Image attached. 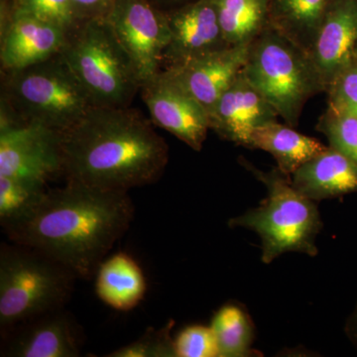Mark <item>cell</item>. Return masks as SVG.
I'll return each instance as SVG.
<instances>
[{
  "label": "cell",
  "mask_w": 357,
  "mask_h": 357,
  "mask_svg": "<svg viewBox=\"0 0 357 357\" xmlns=\"http://www.w3.org/2000/svg\"><path fill=\"white\" fill-rule=\"evenodd\" d=\"M134 213L128 192L66 182L48 189L24 217L1 227L8 241L43 251L89 281L128 232Z\"/></svg>",
  "instance_id": "1"
},
{
  "label": "cell",
  "mask_w": 357,
  "mask_h": 357,
  "mask_svg": "<svg viewBox=\"0 0 357 357\" xmlns=\"http://www.w3.org/2000/svg\"><path fill=\"white\" fill-rule=\"evenodd\" d=\"M61 175L66 182L129 192L154 184L169 161L166 141L139 110L93 107L59 133Z\"/></svg>",
  "instance_id": "2"
},
{
  "label": "cell",
  "mask_w": 357,
  "mask_h": 357,
  "mask_svg": "<svg viewBox=\"0 0 357 357\" xmlns=\"http://www.w3.org/2000/svg\"><path fill=\"white\" fill-rule=\"evenodd\" d=\"M1 89L0 123L34 124L62 133L95 107L61 53L2 73Z\"/></svg>",
  "instance_id": "3"
},
{
  "label": "cell",
  "mask_w": 357,
  "mask_h": 357,
  "mask_svg": "<svg viewBox=\"0 0 357 357\" xmlns=\"http://www.w3.org/2000/svg\"><path fill=\"white\" fill-rule=\"evenodd\" d=\"M77 277L43 251L0 245V335L35 317L67 307Z\"/></svg>",
  "instance_id": "4"
},
{
  "label": "cell",
  "mask_w": 357,
  "mask_h": 357,
  "mask_svg": "<svg viewBox=\"0 0 357 357\" xmlns=\"http://www.w3.org/2000/svg\"><path fill=\"white\" fill-rule=\"evenodd\" d=\"M241 165L266 187L267 198L258 208L229 222V227L253 230L262 241V261L269 264L286 252L318 255L317 236L323 229L316 202L293 187L291 177L279 170L269 172L255 168L248 160Z\"/></svg>",
  "instance_id": "5"
},
{
  "label": "cell",
  "mask_w": 357,
  "mask_h": 357,
  "mask_svg": "<svg viewBox=\"0 0 357 357\" xmlns=\"http://www.w3.org/2000/svg\"><path fill=\"white\" fill-rule=\"evenodd\" d=\"M243 72L292 128L299 123L307 100L325 91L306 52L271 25L249 45Z\"/></svg>",
  "instance_id": "6"
},
{
  "label": "cell",
  "mask_w": 357,
  "mask_h": 357,
  "mask_svg": "<svg viewBox=\"0 0 357 357\" xmlns=\"http://www.w3.org/2000/svg\"><path fill=\"white\" fill-rule=\"evenodd\" d=\"M61 54L95 107H131L140 77L105 18L82 23Z\"/></svg>",
  "instance_id": "7"
},
{
  "label": "cell",
  "mask_w": 357,
  "mask_h": 357,
  "mask_svg": "<svg viewBox=\"0 0 357 357\" xmlns=\"http://www.w3.org/2000/svg\"><path fill=\"white\" fill-rule=\"evenodd\" d=\"M105 20L132 61L141 84L161 72L170 42L166 11L149 0H115Z\"/></svg>",
  "instance_id": "8"
},
{
  "label": "cell",
  "mask_w": 357,
  "mask_h": 357,
  "mask_svg": "<svg viewBox=\"0 0 357 357\" xmlns=\"http://www.w3.org/2000/svg\"><path fill=\"white\" fill-rule=\"evenodd\" d=\"M69 33L60 26L25 13L13 0L0 6L1 72H13L38 64L64 49Z\"/></svg>",
  "instance_id": "9"
},
{
  "label": "cell",
  "mask_w": 357,
  "mask_h": 357,
  "mask_svg": "<svg viewBox=\"0 0 357 357\" xmlns=\"http://www.w3.org/2000/svg\"><path fill=\"white\" fill-rule=\"evenodd\" d=\"M140 93L154 126L201 151L211 129L208 112L170 73L162 70L148 79Z\"/></svg>",
  "instance_id": "10"
},
{
  "label": "cell",
  "mask_w": 357,
  "mask_h": 357,
  "mask_svg": "<svg viewBox=\"0 0 357 357\" xmlns=\"http://www.w3.org/2000/svg\"><path fill=\"white\" fill-rule=\"evenodd\" d=\"M0 340L4 357H77L84 347L83 328L67 307L20 324Z\"/></svg>",
  "instance_id": "11"
},
{
  "label": "cell",
  "mask_w": 357,
  "mask_h": 357,
  "mask_svg": "<svg viewBox=\"0 0 357 357\" xmlns=\"http://www.w3.org/2000/svg\"><path fill=\"white\" fill-rule=\"evenodd\" d=\"M61 175L59 133L34 124L0 123V177L47 183Z\"/></svg>",
  "instance_id": "12"
},
{
  "label": "cell",
  "mask_w": 357,
  "mask_h": 357,
  "mask_svg": "<svg viewBox=\"0 0 357 357\" xmlns=\"http://www.w3.org/2000/svg\"><path fill=\"white\" fill-rule=\"evenodd\" d=\"M166 13L170 42L164 54L165 70L229 48L218 21L215 0H195Z\"/></svg>",
  "instance_id": "13"
},
{
  "label": "cell",
  "mask_w": 357,
  "mask_h": 357,
  "mask_svg": "<svg viewBox=\"0 0 357 357\" xmlns=\"http://www.w3.org/2000/svg\"><path fill=\"white\" fill-rule=\"evenodd\" d=\"M277 110L241 72L208 112L210 128L222 139L248 147L255 129L277 121Z\"/></svg>",
  "instance_id": "14"
},
{
  "label": "cell",
  "mask_w": 357,
  "mask_h": 357,
  "mask_svg": "<svg viewBox=\"0 0 357 357\" xmlns=\"http://www.w3.org/2000/svg\"><path fill=\"white\" fill-rule=\"evenodd\" d=\"M357 56V0H332L309 57L328 89Z\"/></svg>",
  "instance_id": "15"
},
{
  "label": "cell",
  "mask_w": 357,
  "mask_h": 357,
  "mask_svg": "<svg viewBox=\"0 0 357 357\" xmlns=\"http://www.w3.org/2000/svg\"><path fill=\"white\" fill-rule=\"evenodd\" d=\"M248 48L249 45L229 47L166 70L208 114L243 72L248 60Z\"/></svg>",
  "instance_id": "16"
},
{
  "label": "cell",
  "mask_w": 357,
  "mask_h": 357,
  "mask_svg": "<svg viewBox=\"0 0 357 357\" xmlns=\"http://www.w3.org/2000/svg\"><path fill=\"white\" fill-rule=\"evenodd\" d=\"M291 177L293 187L314 202L357 194V164L330 146Z\"/></svg>",
  "instance_id": "17"
},
{
  "label": "cell",
  "mask_w": 357,
  "mask_h": 357,
  "mask_svg": "<svg viewBox=\"0 0 357 357\" xmlns=\"http://www.w3.org/2000/svg\"><path fill=\"white\" fill-rule=\"evenodd\" d=\"M95 278L98 298L117 311L128 312L137 307L147 291L142 269L124 252L105 258Z\"/></svg>",
  "instance_id": "18"
},
{
  "label": "cell",
  "mask_w": 357,
  "mask_h": 357,
  "mask_svg": "<svg viewBox=\"0 0 357 357\" xmlns=\"http://www.w3.org/2000/svg\"><path fill=\"white\" fill-rule=\"evenodd\" d=\"M326 147L319 140L294 130L288 124L272 121L253 130L248 148L264 150L271 154L279 170L291 177Z\"/></svg>",
  "instance_id": "19"
},
{
  "label": "cell",
  "mask_w": 357,
  "mask_h": 357,
  "mask_svg": "<svg viewBox=\"0 0 357 357\" xmlns=\"http://www.w3.org/2000/svg\"><path fill=\"white\" fill-rule=\"evenodd\" d=\"M332 0H269L270 25L309 55Z\"/></svg>",
  "instance_id": "20"
},
{
  "label": "cell",
  "mask_w": 357,
  "mask_h": 357,
  "mask_svg": "<svg viewBox=\"0 0 357 357\" xmlns=\"http://www.w3.org/2000/svg\"><path fill=\"white\" fill-rule=\"evenodd\" d=\"M229 47L250 45L270 25L269 0H215Z\"/></svg>",
  "instance_id": "21"
},
{
  "label": "cell",
  "mask_w": 357,
  "mask_h": 357,
  "mask_svg": "<svg viewBox=\"0 0 357 357\" xmlns=\"http://www.w3.org/2000/svg\"><path fill=\"white\" fill-rule=\"evenodd\" d=\"M211 328L217 342L218 356L244 357L258 354L251 349L255 328L241 307L225 305L220 307L211 319Z\"/></svg>",
  "instance_id": "22"
},
{
  "label": "cell",
  "mask_w": 357,
  "mask_h": 357,
  "mask_svg": "<svg viewBox=\"0 0 357 357\" xmlns=\"http://www.w3.org/2000/svg\"><path fill=\"white\" fill-rule=\"evenodd\" d=\"M47 183L23 177H0V225L24 217L43 199Z\"/></svg>",
  "instance_id": "23"
},
{
  "label": "cell",
  "mask_w": 357,
  "mask_h": 357,
  "mask_svg": "<svg viewBox=\"0 0 357 357\" xmlns=\"http://www.w3.org/2000/svg\"><path fill=\"white\" fill-rule=\"evenodd\" d=\"M317 130L323 133L328 146L357 164V116L340 105L328 102L319 117Z\"/></svg>",
  "instance_id": "24"
},
{
  "label": "cell",
  "mask_w": 357,
  "mask_h": 357,
  "mask_svg": "<svg viewBox=\"0 0 357 357\" xmlns=\"http://www.w3.org/2000/svg\"><path fill=\"white\" fill-rule=\"evenodd\" d=\"M14 6L69 33L84 22L72 0H13Z\"/></svg>",
  "instance_id": "25"
},
{
  "label": "cell",
  "mask_w": 357,
  "mask_h": 357,
  "mask_svg": "<svg viewBox=\"0 0 357 357\" xmlns=\"http://www.w3.org/2000/svg\"><path fill=\"white\" fill-rule=\"evenodd\" d=\"M174 321L167 324L164 328H149L137 340L123 345L109 357H177L176 356L174 338L171 337Z\"/></svg>",
  "instance_id": "26"
},
{
  "label": "cell",
  "mask_w": 357,
  "mask_h": 357,
  "mask_svg": "<svg viewBox=\"0 0 357 357\" xmlns=\"http://www.w3.org/2000/svg\"><path fill=\"white\" fill-rule=\"evenodd\" d=\"M177 357L218 356V345L211 326H191L174 338Z\"/></svg>",
  "instance_id": "27"
},
{
  "label": "cell",
  "mask_w": 357,
  "mask_h": 357,
  "mask_svg": "<svg viewBox=\"0 0 357 357\" xmlns=\"http://www.w3.org/2000/svg\"><path fill=\"white\" fill-rule=\"evenodd\" d=\"M326 93L328 102L357 116V56L335 77Z\"/></svg>",
  "instance_id": "28"
},
{
  "label": "cell",
  "mask_w": 357,
  "mask_h": 357,
  "mask_svg": "<svg viewBox=\"0 0 357 357\" xmlns=\"http://www.w3.org/2000/svg\"><path fill=\"white\" fill-rule=\"evenodd\" d=\"M84 20L107 17L115 0H72Z\"/></svg>",
  "instance_id": "29"
},
{
  "label": "cell",
  "mask_w": 357,
  "mask_h": 357,
  "mask_svg": "<svg viewBox=\"0 0 357 357\" xmlns=\"http://www.w3.org/2000/svg\"><path fill=\"white\" fill-rule=\"evenodd\" d=\"M149 1L162 10L169 11L195 1V0H149Z\"/></svg>",
  "instance_id": "30"
},
{
  "label": "cell",
  "mask_w": 357,
  "mask_h": 357,
  "mask_svg": "<svg viewBox=\"0 0 357 357\" xmlns=\"http://www.w3.org/2000/svg\"><path fill=\"white\" fill-rule=\"evenodd\" d=\"M352 323H354V330H356V333H357V310L356 314H354V321H352Z\"/></svg>",
  "instance_id": "31"
}]
</instances>
